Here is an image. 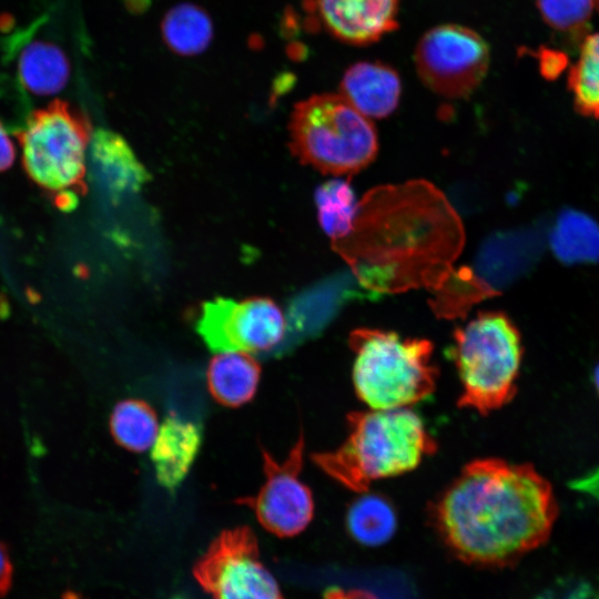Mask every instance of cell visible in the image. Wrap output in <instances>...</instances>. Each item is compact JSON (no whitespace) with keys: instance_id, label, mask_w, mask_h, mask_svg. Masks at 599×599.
<instances>
[{"instance_id":"obj_27","label":"cell","mask_w":599,"mask_h":599,"mask_svg":"<svg viewBox=\"0 0 599 599\" xmlns=\"http://www.w3.org/2000/svg\"><path fill=\"white\" fill-rule=\"evenodd\" d=\"M323 599H379L373 592L357 588H341L332 586L325 589Z\"/></svg>"},{"instance_id":"obj_29","label":"cell","mask_w":599,"mask_h":599,"mask_svg":"<svg viewBox=\"0 0 599 599\" xmlns=\"http://www.w3.org/2000/svg\"><path fill=\"white\" fill-rule=\"evenodd\" d=\"M593 380H595L596 388H597V390L599 393V365L597 366V368L595 370Z\"/></svg>"},{"instance_id":"obj_30","label":"cell","mask_w":599,"mask_h":599,"mask_svg":"<svg viewBox=\"0 0 599 599\" xmlns=\"http://www.w3.org/2000/svg\"><path fill=\"white\" fill-rule=\"evenodd\" d=\"M174 599H182V598H180V597H176V598H174Z\"/></svg>"},{"instance_id":"obj_23","label":"cell","mask_w":599,"mask_h":599,"mask_svg":"<svg viewBox=\"0 0 599 599\" xmlns=\"http://www.w3.org/2000/svg\"><path fill=\"white\" fill-rule=\"evenodd\" d=\"M110 430L120 446L130 451L142 453L151 447L158 436L156 414L144 400H122L111 414Z\"/></svg>"},{"instance_id":"obj_20","label":"cell","mask_w":599,"mask_h":599,"mask_svg":"<svg viewBox=\"0 0 599 599\" xmlns=\"http://www.w3.org/2000/svg\"><path fill=\"white\" fill-rule=\"evenodd\" d=\"M433 313L441 319L465 318L473 306L499 292L467 266L454 268L445 283L430 293Z\"/></svg>"},{"instance_id":"obj_19","label":"cell","mask_w":599,"mask_h":599,"mask_svg":"<svg viewBox=\"0 0 599 599\" xmlns=\"http://www.w3.org/2000/svg\"><path fill=\"white\" fill-rule=\"evenodd\" d=\"M18 69L23 87L39 95L62 90L70 73L64 53L57 45L41 41L32 42L22 50Z\"/></svg>"},{"instance_id":"obj_25","label":"cell","mask_w":599,"mask_h":599,"mask_svg":"<svg viewBox=\"0 0 599 599\" xmlns=\"http://www.w3.org/2000/svg\"><path fill=\"white\" fill-rule=\"evenodd\" d=\"M596 0H537L544 20L560 32H577L591 17Z\"/></svg>"},{"instance_id":"obj_18","label":"cell","mask_w":599,"mask_h":599,"mask_svg":"<svg viewBox=\"0 0 599 599\" xmlns=\"http://www.w3.org/2000/svg\"><path fill=\"white\" fill-rule=\"evenodd\" d=\"M348 507L345 526L351 538L365 547H378L392 539L397 528L393 504L377 494H359Z\"/></svg>"},{"instance_id":"obj_14","label":"cell","mask_w":599,"mask_h":599,"mask_svg":"<svg viewBox=\"0 0 599 599\" xmlns=\"http://www.w3.org/2000/svg\"><path fill=\"white\" fill-rule=\"evenodd\" d=\"M200 427L175 414L161 426L152 449V461L158 481L174 490L189 473L201 446Z\"/></svg>"},{"instance_id":"obj_31","label":"cell","mask_w":599,"mask_h":599,"mask_svg":"<svg viewBox=\"0 0 599 599\" xmlns=\"http://www.w3.org/2000/svg\"><path fill=\"white\" fill-rule=\"evenodd\" d=\"M596 2H598V3H599V0H596Z\"/></svg>"},{"instance_id":"obj_8","label":"cell","mask_w":599,"mask_h":599,"mask_svg":"<svg viewBox=\"0 0 599 599\" xmlns=\"http://www.w3.org/2000/svg\"><path fill=\"white\" fill-rule=\"evenodd\" d=\"M258 550L250 527L224 530L196 561L193 576L213 599H284Z\"/></svg>"},{"instance_id":"obj_4","label":"cell","mask_w":599,"mask_h":599,"mask_svg":"<svg viewBox=\"0 0 599 599\" xmlns=\"http://www.w3.org/2000/svg\"><path fill=\"white\" fill-rule=\"evenodd\" d=\"M348 343L354 353V389L369 408H405L434 393L438 369L429 339L361 327L351 332Z\"/></svg>"},{"instance_id":"obj_3","label":"cell","mask_w":599,"mask_h":599,"mask_svg":"<svg viewBox=\"0 0 599 599\" xmlns=\"http://www.w3.org/2000/svg\"><path fill=\"white\" fill-rule=\"evenodd\" d=\"M347 436L313 463L345 488L364 494L373 481L415 469L437 450V441L412 409H369L346 417Z\"/></svg>"},{"instance_id":"obj_9","label":"cell","mask_w":599,"mask_h":599,"mask_svg":"<svg viewBox=\"0 0 599 599\" xmlns=\"http://www.w3.org/2000/svg\"><path fill=\"white\" fill-rule=\"evenodd\" d=\"M415 64L422 81L439 95H469L484 79L489 48L474 30L457 24L430 29L417 44Z\"/></svg>"},{"instance_id":"obj_22","label":"cell","mask_w":599,"mask_h":599,"mask_svg":"<svg viewBox=\"0 0 599 599\" xmlns=\"http://www.w3.org/2000/svg\"><path fill=\"white\" fill-rule=\"evenodd\" d=\"M317 220L325 234L334 241L346 237L353 227L358 202L349 179H332L315 190Z\"/></svg>"},{"instance_id":"obj_2","label":"cell","mask_w":599,"mask_h":599,"mask_svg":"<svg viewBox=\"0 0 599 599\" xmlns=\"http://www.w3.org/2000/svg\"><path fill=\"white\" fill-rule=\"evenodd\" d=\"M430 524L459 561L506 568L540 547L558 506L549 483L529 464L475 459L433 500Z\"/></svg>"},{"instance_id":"obj_15","label":"cell","mask_w":599,"mask_h":599,"mask_svg":"<svg viewBox=\"0 0 599 599\" xmlns=\"http://www.w3.org/2000/svg\"><path fill=\"white\" fill-rule=\"evenodd\" d=\"M90 151L95 181L110 196L135 192L145 182V170L118 134L97 132Z\"/></svg>"},{"instance_id":"obj_26","label":"cell","mask_w":599,"mask_h":599,"mask_svg":"<svg viewBox=\"0 0 599 599\" xmlns=\"http://www.w3.org/2000/svg\"><path fill=\"white\" fill-rule=\"evenodd\" d=\"M13 565L8 546L0 541V598L6 597L12 586Z\"/></svg>"},{"instance_id":"obj_5","label":"cell","mask_w":599,"mask_h":599,"mask_svg":"<svg viewBox=\"0 0 599 599\" xmlns=\"http://www.w3.org/2000/svg\"><path fill=\"white\" fill-rule=\"evenodd\" d=\"M288 130L293 155L323 174L352 176L367 167L378 152L373 122L341 93L298 102Z\"/></svg>"},{"instance_id":"obj_6","label":"cell","mask_w":599,"mask_h":599,"mask_svg":"<svg viewBox=\"0 0 599 599\" xmlns=\"http://www.w3.org/2000/svg\"><path fill=\"white\" fill-rule=\"evenodd\" d=\"M449 353L461 384L458 407L487 415L512 399L522 344L505 313L483 312L457 327Z\"/></svg>"},{"instance_id":"obj_7","label":"cell","mask_w":599,"mask_h":599,"mask_svg":"<svg viewBox=\"0 0 599 599\" xmlns=\"http://www.w3.org/2000/svg\"><path fill=\"white\" fill-rule=\"evenodd\" d=\"M29 177L54 202L68 209L84 193L90 125L67 102L55 100L35 110L19 135Z\"/></svg>"},{"instance_id":"obj_1","label":"cell","mask_w":599,"mask_h":599,"mask_svg":"<svg viewBox=\"0 0 599 599\" xmlns=\"http://www.w3.org/2000/svg\"><path fill=\"white\" fill-rule=\"evenodd\" d=\"M465 240L463 221L446 195L417 179L366 192L351 233L332 248L370 292L433 293L454 271Z\"/></svg>"},{"instance_id":"obj_11","label":"cell","mask_w":599,"mask_h":599,"mask_svg":"<svg viewBox=\"0 0 599 599\" xmlns=\"http://www.w3.org/2000/svg\"><path fill=\"white\" fill-rule=\"evenodd\" d=\"M265 481L253 496L242 497L238 504L254 512L257 521L268 532L294 537L306 529L314 516L311 489L301 480L304 437L301 433L283 461H277L262 449Z\"/></svg>"},{"instance_id":"obj_17","label":"cell","mask_w":599,"mask_h":599,"mask_svg":"<svg viewBox=\"0 0 599 599\" xmlns=\"http://www.w3.org/2000/svg\"><path fill=\"white\" fill-rule=\"evenodd\" d=\"M549 242L555 256L565 264L599 261V224L582 212L564 210L556 219Z\"/></svg>"},{"instance_id":"obj_13","label":"cell","mask_w":599,"mask_h":599,"mask_svg":"<svg viewBox=\"0 0 599 599\" xmlns=\"http://www.w3.org/2000/svg\"><path fill=\"white\" fill-rule=\"evenodd\" d=\"M400 91L396 71L378 62L353 64L341 82V94L368 119L392 114L398 105Z\"/></svg>"},{"instance_id":"obj_12","label":"cell","mask_w":599,"mask_h":599,"mask_svg":"<svg viewBox=\"0 0 599 599\" xmlns=\"http://www.w3.org/2000/svg\"><path fill=\"white\" fill-rule=\"evenodd\" d=\"M326 29L342 41L367 44L397 26L398 0H316Z\"/></svg>"},{"instance_id":"obj_10","label":"cell","mask_w":599,"mask_h":599,"mask_svg":"<svg viewBox=\"0 0 599 599\" xmlns=\"http://www.w3.org/2000/svg\"><path fill=\"white\" fill-rule=\"evenodd\" d=\"M196 329L213 352H268L285 336L281 307L267 297L215 298L202 306Z\"/></svg>"},{"instance_id":"obj_21","label":"cell","mask_w":599,"mask_h":599,"mask_svg":"<svg viewBox=\"0 0 599 599\" xmlns=\"http://www.w3.org/2000/svg\"><path fill=\"white\" fill-rule=\"evenodd\" d=\"M165 44L181 55H195L209 47L213 38L210 16L193 3H180L170 9L161 24Z\"/></svg>"},{"instance_id":"obj_16","label":"cell","mask_w":599,"mask_h":599,"mask_svg":"<svg viewBox=\"0 0 599 599\" xmlns=\"http://www.w3.org/2000/svg\"><path fill=\"white\" fill-rule=\"evenodd\" d=\"M260 377V364L245 352L220 353L210 361L206 372L210 394L226 407H240L250 402Z\"/></svg>"},{"instance_id":"obj_24","label":"cell","mask_w":599,"mask_h":599,"mask_svg":"<svg viewBox=\"0 0 599 599\" xmlns=\"http://www.w3.org/2000/svg\"><path fill=\"white\" fill-rule=\"evenodd\" d=\"M576 109L599 119V32L585 38L577 62L569 73Z\"/></svg>"},{"instance_id":"obj_28","label":"cell","mask_w":599,"mask_h":599,"mask_svg":"<svg viewBox=\"0 0 599 599\" xmlns=\"http://www.w3.org/2000/svg\"><path fill=\"white\" fill-rule=\"evenodd\" d=\"M16 159V146L0 121V172L9 169Z\"/></svg>"}]
</instances>
